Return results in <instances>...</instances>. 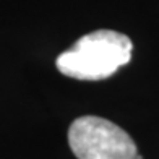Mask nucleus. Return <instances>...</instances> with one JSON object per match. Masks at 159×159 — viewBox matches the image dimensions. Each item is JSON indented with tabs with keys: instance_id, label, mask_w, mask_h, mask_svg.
Listing matches in <instances>:
<instances>
[{
	"instance_id": "obj_1",
	"label": "nucleus",
	"mask_w": 159,
	"mask_h": 159,
	"mask_svg": "<svg viewBox=\"0 0 159 159\" xmlns=\"http://www.w3.org/2000/svg\"><path fill=\"white\" fill-rule=\"evenodd\" d=\"M133 44L128 36L99 30L80 38L68 50L57 57V68L62 75L99 81L112 76L120 67H124L132 59Z\"/></svg>"
},
{
	"instance_id": "obj_2",
	"label": "nucleus",
	"mask_w": 159,
	"mask_h": 159,
	"mask_svg": "<svg viewBox=\"0 0 159 159\" xmlns=\"http://www.w3.org/2000/svg\"><path fill=\"white\" fill-rule=\"evenodd\" d=\"M68 144L78 159H143L125 130L96 115L80 117L70 125Z\"/></svg>"
}]
</instances>
